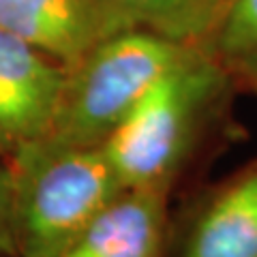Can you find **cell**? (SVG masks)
<instances>
[{
    "label": "cell",
    "instance_id": "6da1fadb",
    "mask_svg": "<svg viewBox=\"0 0 257 257\" xmlns=\"http://www.w3.org/2000/svg\"><path fill=\"white\" fill-rule=\"evenodd\" d=\"M7 174L13 251L20 257H60L124 191L103 146H67L47 138L15 150Z\"/></svg>",
    "mask_w": 257,
    "mask_h": 257
},
{
    "label": "cell",
    "instance_id": "7a4b0ae2",
    "mask_svg": "<svg viewBox=\"0 0 257 257\" xmlns=\"http://www.w3.org/2000/svg\"><path fill=\"white\" fill-rule=\"evenodd\" d=\"M229 69L199 47L152 84L103 144L124 189H170L206 109L225 90Z\"/></svg>",
    "mask_w": 257,
    "mask_h": 257
},
{
    "label": "cell",
    "instance_id": "3957f363",
    "mask_svg": "<svg viewBox=\"0 0 257 257\" xmlns=\"http://www.w3.org/2000/svg\"><path fill=\"white\" fill-rule=\"evenodd\" d=\"M206 45L144 28H122L67 69L45 138L67 146H103L157 79Z\"/></svg>",
    "mask_w": 257,
    "mask_h": 257
},
{
    "label": "cell",
    "instance_id": "277c9868",
    "mask_svg": "<svg viewBox=\"0 0 257 257\" xmlns=\"http://www.w3.org/2000/svg\"><path fill=\"white\" fill-rule=\"evenodd\" d=\"M67 67L0 28V155L47 135Z\"/></svg>",
    "mask_w": 257,
    "mask_h": 257
},
{
    "label": "cell",
    "instance_id": "5b68a950",
    "mask_svg": "<svg viewBox=\"0 0 257 257\" xmlns=\"http://www.w3.org/2000/svg\"><path fill=\"white\" fill-rule=\"evenodd\" d=\"M0 28L67 69L122 30L99 0H0Z\"/></svg>",
    "mask_w": 257,
    "mask_h": 257
},
{
    "label": "cell",
    "instance_id": "8992f818",
    "mask_svg": "<svg viewBox=\"0 0 257 257\" xmlns=\"http://www.w3.org/2000/svg\"><path fill=\"white\" fill-rule=\"evenodd\" d=\"M167 191L124 189L60 257H163Z\"/></svg>",
    "mask_w": 257,
    "mask_h": 257
},
{
    "label": "cell",
    "instance_id": "52a82bcc",
    "mask_svg": "<svg viewBox=\"0 0 257 257\" xmlns=\"http://www.w3.org/2000/svg\"><path fill=\"white\" fill-rule=\"evenodd\" d=\"M182 257H257V163L206 206Z\"/></svg>",
    "mask_w": 257,
    "mask_h": 257
},
{
    "label": "cell",
    "instance_id": "ba28073f",
    "mask_svg": "<svg viewBox=\"0 0 257 257\" xmlns=\"http://www.w3.org/2000/svg\"><path fill=\"white\" fill-rule=\"evenodd\" d=\"M122 28L210 47L229 0H99Z\"/></svg>",
    "mask_w": 257,
    "mask_h": 257
},
{
    "label": "cell",
    "instance_id": "9c48e42d",
    "mask_svg": "<svg viewBox=\"0 0 257 257\" xmlns=\"http://www.w3.org/2000/svg\"><path fill=\"white\" fill-rule=\"evenodd\" d=\"M257 47V0H229L210 50L225 62Z\"/></svg>",
    "mask_w": 257,
    "mask_h": 257
},
{
    "label": "cell",
    "instance_id": "30bf717a",
    "mask_svg": "<svg viewBox=\"0 0 257 257\" xmlns=\"http://www.w3.org/2000/svg\"><path fill=\"white\" fill-rule=\"evenodd\" d=\"M0 255L13 257L11 238V195H9V174L0 167Z\"/></svg>",
    "mask_w": 257,
    "mask_h": 257
},
{
    "label": "cell",
    "instance_id": "8fae6325",
    "mask_svg": "<svg viewBox=\"0 0 257 257\" xmlns=\"http://www.w3.org/2000/svg\"><path fill=\"white\" fill-rule=\"evenodd\" d=\"M225 64H227V69L231 73H238L253 90H257V47L251 52L236 56V58L225 60Z\"/></svg>",
    "mask_w": 257,
    "mask_h": 257
},
{
    "label": "cell",
    "instance_id": "7c38bea8",
    "mask_svg": "<svg viewBox=\"0 0 257 257\" xmlns=\"http://www.w3.org/2000/svg\"><path fill=\"white\" fill-rule=\"evenodd\" d=\"M0 257H7V255H0Z\"/></svg>",
    "mask_w": 257,
    "mask_h": 257
}]
</instances>
